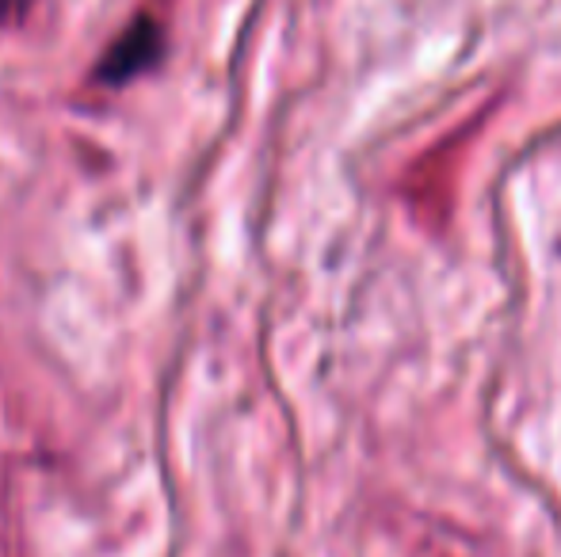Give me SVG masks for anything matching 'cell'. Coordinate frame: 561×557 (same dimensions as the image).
Listing matches in <instances>:
<instances>
[{
  "label": "cell",
  "mask_w": 561,
  "mask_h": 557,
  "mask_svg": "<svg viewBox=\"0 0 561 557\" xmlns=\"http://www.w3.org/2000/svg\"><path fill=\"white\" fill-rule=\"evenodd\" d=\"M15 4H20V0H0V23L8 20V12H12Z\"/></svg>",
  "instance_id": "obj_2"
},
{
  "label": "cell",
  "mask_w": 561,
  "mask_h": 557,
  "mask_svg": "<svg viewBox=\"0 0 561 557\" xmlns=\"http://www.w3.org/2000/svg\"><path fill=\"white\" fill-rule=\"evenodd\" d=\"M164 54V31L153 15H138L123 35L107 46L104 61L96 69V81L100 84H126L134 81L138 73L153 69Z\"/></svg>",
  "instance_id": "obj_1"
}]
</instances>
